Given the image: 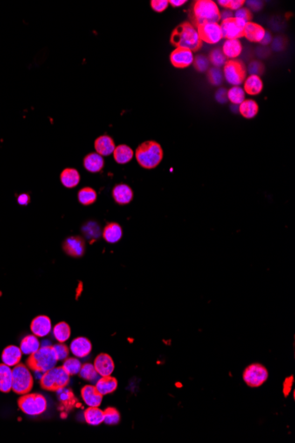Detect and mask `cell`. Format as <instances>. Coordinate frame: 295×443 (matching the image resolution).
Wrapping results in <instances>:
<instances>
[{"label":"cell","mask_w":295,"mask_h":443,"mask_svg":"<svg viewBox=\"0 0 295 443\" xmlns=\"http://www.w3.org/2000/svg\"><path fill=\"white\" fill-rule=\"evenodd\" d=\"M171 43L180 48H185L191 51H198L202 46V42L200 39L197 30L189 23H183L174 29Z\"/></svg>","instance_id":"cell-1"},{"label":"cell","mask_w":295,"mask_h":443,"mask_svg":"<svg viewBox=\"0 0 295 443\" xmlns=\"http://www.w3.org/2000/svg\"><path fill=\"white\" fill-rule=\"evenodd\" d=\"M137 162L146 169H153L162 161L164 152L161 145L155 141H147L140 144L135 152Z\"/></svg>","instance_id":"cell-2"},{"label":"cell","mask_w":295,"mask_h":443,"mask_svg":"<svg viewBox=\"0 0 295 443\" xmlns=\"http://www.w3.org/2000/svg\"><path fill=\"white\" fill-rule=\"evenodd\" d=\"M58 361L53 347L47 345L40 347L35 353L29 355L26 363L30 370L43 373L55 367Z\"/></svg>","instance_id":"cell-3"},{"label":"cell","mask_w":295,"mask_h":443,"mask_svg":"<svg viewBox=\"0 0 295 443\" xmlns=\"http://www.w3.org/2000/svg\"><path fill=\"white\" fill-rule=\"evenodd\" d=\"M70 382V375L65 371L63 366L52 368L49 371L43 372L40 378V386L42 389L51 392H58V390L64 389L68 385Z\"/></svg>","instance_id":"cell-4"},{"label":"cell","mask_w":295,"mask_h":443,"mask_svg":"<svg viewBox=\"0 0 295 443\" xmlns=\"http://www.w3.org/2000/svg\"><path fill=\"white\" fill-rule=\"evenodd\" d=\"M13 371L12 390L17 395H25L30 392L34 386V378L29 368L24 364L15 365Z\"/></svg>","instance_id":"cell-5"},{"label":"cell","mask_w":295,"mask_h":443,"mask_svg":"<svg viewBox=\"0 0 295 443\" xmlns=\"http://www.w3.org/2000/svg\"><path fill=\"white\" fill-rule=\"evenodd\" d=\"M194 15L197 25L204 23H217L220 20L219 9L210 0H199L194 6Z\"/></svg>","instance_id":"cell-6"},{"label":"cell","mask_w":295,"mask_h":443,"mask_svg":"<svg viewBox=\"0 0 295 443\" xmlns=\"http://www.w3.org/2000/svg\"><path fill=\"white\" fill-rule=\"evenodd\" d=\"M18 406L25 414L37 416L46 411L47 401L41 394L28 393L19 398Z\"/></svg>","instance_id":"cell-7"},{"label":"cell","mask_w":295,"mask_h":443,"mask_svg":"<svg viewBox=\"0 0 295 443\" xmlns=\"http://www.w3.org/2000/svg\"><path fill=\"white\" fill-rule=\"evenodd\" d=\"M268 378V370L261 364H250L243 372V381L250 388L261 387Z\"/></svg>","instance_id":"cell-8"},{"label":"cell","mask_w":295,"mask_h":443,"mask_svg":"<svg viewBox=\"0 0 295 443\" xmlns=\"http://www.w3.org/2000/svg\"><path fill=\"white\" fill-rule=\"evenodd\" d=\"M247 70L243 63L239 60H229L225 64L224 67V76L228 83L239 86L243 83L246 78Z\"/></svg>","instance_id":"cell-9"},{"label":"cell","mask_w":295,"mask_h":443,"mask_svg":"<svg viewBox=\"0 0 295 443\" xmlns=\"http://www.w3.org/2000/svg\"><path fill=\"white\" fill-rule=\"evenodd\" d=\"M247 23L248 22L234 17L225 20L220 25L223 37L227 39L241 38V36H243V30Z\"/></svg>","instance_id":"cell-10"},{"label":"cell","mask_w":295,"mask_h":443,"mask_svg":"<svg viewBox=\"0 0 295 443\" xmlns=\"http://www.w3.org/2000/svg\"><path fill=\"white\" fill-rule=\"evenodd\" d=\"M197 32L202 42L210 44L217 43L223 38L221 27L217 23H204L197 25Z\"/></svg>","instance_id":"cell-11"},{"label":"cell","mask_w":295,"mask_h":443,"mask_svg":"<svg viewBox=\"0 0 295 443\" xmlns=\"http://www.w3.org/2000/svg\"><path fill=\"white\" fill-rule=\"evenodd\" d=\"M62 249L66 255L75 259H78L82 258L85 254L86 243L83 237L72 235L66 238L65 241H63Z\"/></svg>","instance_id":"cell-12"},{"label":"cell","mask_w":295,"mask_h":443,"mask_svg":"<svg viewBox=\"0 0 295 443\" xmlns=\"http://www.w3.org/2000/svg\"><path fill=\"white\" fill-rule=\"evenodd\" d=\"M170 59L173 67L178 69H185L189 67L194 62V55L193 51H191L190 50L177 47L176 49L172 52Z\"/></svg>","instance_id":"cell-13"},{"label":"cell","mask_w":295,"mask_h":443,"mask_svg":"<svg viewBox=\"0 0 295 443\" xmlns=\"http://www.w3.org/2000/svg\"><path fill=\"white\" fill-rule=\"evenodd\" d=\"M94 366L98 375L110 376L115 369L114 361L108 354H99L94 361Z\"/></svg>","instance_id":"cell-14"},{"label":"cell","mask_w":295,"mask_h":443,"mask_svg":"<svg viewBox=\"0 0 295 443\" xmlns=\"http://www.w3.org/2000/svg\"><path fill=\"white\" fill-rule=\"evenodd\" d=\"M83 402L89 407H99L103 401V395L97 390L96 386L86 385L81 390Z\"/></svg>","instance_id":"cell-15"},{"label":"cell","mask_w":295,"mask_h":443,"mask_svg":"<svg viewBox=\"0 0 295 443\" xmlns=\"http://www.w3.org/2000/svg\"><path fill=\"white\" fill-rule=\"evenodd\" d=\"M30 329L33 335L37 337H44L51 331V321L50 318L45 315H39L35 318L30 325Z\"/></svg>","instance_id":"cell-16"},{"label":"cell","mask_w":295,"mask_h":443,"mask_svg":"<svg viewBox=\"0 0 295 443\" xmlns=\"http://www.w3.org/2000/svg\"><path fill=\"white\" fill-rule=\"evenodd\" d=\"M70 350L76 357L83 358L90 355L92 350V343L86 337H77L71 342Z\"/></svg>","instance_id":"cell-17"},{"label":"cell","mask_w":295,"mask_h":443,"mask_svg":"<svg viewBox=\"0 0 295 443\" xmlns=\"http://www.w3.org/2000/svg\"><path fill=\"white\" fill-rule=\"evenodd\" d=\"M112 198L117 204L125 206L133 200V192L128 185L118 184L112 189Z\"/></svg>","instance_id":"cell-18"},{"label":"cell","mask_w":295,"mask_h":443,"mask_svg":"<svg viewBox=\"0 0 295 443\" xmlns=\"http://www.w3.org/2000/svg\"><path fill=\"white\" fill-rule=\"evenodd\" d=\"M22 357V352L19 347L15 345L6 347L2 352V362L8 366H14L21 362Z\"/></svg>","instance_id":"cell-19"},{"label":"cell","mask_w":295,"mask_h":443,"mask_svg":"<svg viewBox=\"0 0 295 443\" xmlns=\"http://www.w3.org/2000/svg\"><path fill=\"white\" fill-rule=\"evenodd\" d=\"M95 149L97 154L103 156L111 155L115 150V144L112 137L109 136H101L95 141Z\"/></svg>","instance_id":"cell-20"},{"label":"cell","mask_w":295,"mask_h":443,"mask_svg":"<svg viewBox=\"0 0 295 443\" xmlns=\"http://www.w3.org/2000/svg\"><path fill=\"white\" fill-rule=\"evenodd\" d=\"M83 166L90 173H98L105 166V161L101 155L97 153H90L83 159Z\"/></svg>","instance_id":"cell-21"},{"label":"cell","mask_w":295,"mask_h":443,"mask_svg":"<svg viewBox=\"0 0 295 443\" xmlns=\"http://www.w3.org/2000/svg\"><path fill=\"white\" fill-rule=\"evenodd\" d=\"M102 234L109 243H116L122 238V227L116 222H111L105 226Z\"/></svg>","instance_id":"cell-22"},{"label":"cell","mask_w":295,"mask_h":443,"mask_svg":"<svg viewBox=\"0 0 295 443\" xmlns=\"http://www.w3.org/2000/svg\"><path fill=\"white\" fill-rule=\"evenodd\" d=\"M265 35V30L262 26L253 22H248L243 30V36L251 42H261Z\"/></svg>","instance_id":"cell-23"},{"label":"cell","mask_w":295,"mask_h":443,"mask_svg":"<svg viewBox=\"0 0 295 443\" xmlns=\"http://www.w3.org/2000/svg\"><path fill=\"white\" fill-rule=\"evenodd\" d=\"M96 388L103 396L114 392L118 388V381L112 376H103L97 379Z\"/></svg>","instance_id":"cell-24"},{"label":"cell","mask_w":295,"mask_h":443,"mask_svg":"<svg viewBox=\"0 0 295 443\" xmlns=\"http://www.w3.org/2000/svg\"><path fill=\"white\" fill-rule=\"evenodd\" d=\"M81 176L75 168H65L60 173V181L64 187L73 188L80 183Z\"/></svg>","instance_id":"cell-25"},{"label":"cell","mask_w":295,"mask_h":443,"mask_svg":"<svg viewBox=\"0 0 295 443\" xmlns=\"http://www.w3.org/2000/svg\"><path fill=\"white\" fill-rule=\"evenodd\" d=\"M13 371L10 366L0 364V392L9 393L12 390Z\"/></svg>","instance_id":"cell-26"},{"label":"cell","mask_w":295,"mask_h":443,"mask_svg":"<svg viewBox=\"0 0 295 443\" xmlns=\"http://www.w3.org/2000/svg\"><path fill=\"white\" fill-rule=\"evenodd\" d=\"M242 45L239 39H227L223 45L224 55L226 58H235L241 55Z\"/></svg>","instance_id":"cell-27"},{"label":"cell","mask_w":295,"mask_h":443,"mask_svg":"<svg viewBox=\"0 0 295 443\" xmlns=\"http://www.w3.org/2000/svg\"><path fill=\"white\" fill-rule=\"evenodd\" d=\"M113 156L116 162L120 165H124L130 162L133 157V151L126 144H120L115 147L113 152Z\"/></svg>","instance_id":"cell-28"},{"label":"cell","mask_w":295,"mask_h":443,"mask_svg":"<svg viewBox=\"0 0 295 443\" xmlns=\"http://www.w3.org/2000/svg\"><path fill=\"white\" fill-rule=\"evenodd\" d=\"M40 348V342L37 339V336L35 335H29L25 336L21 342L20 349L22 350V354L25 355H31L35 353Z\"/></svg>","instance_id":"cell-29"},{"label":"cell","mask_w":295,"mask_h":443,"mask_svg":"<svg viewBox=\"0 0 295 443\" xmlns=\"http://www.w3.org/2000/svg\"><path fill=\"white\" fill-rule=\"evenodd\" d=\"M85 421L90 425H99L104 422V411L98 407H89L84 411Z\"/></svg>","instance_id":"cell-30"},{"label":"cell","mask_w":295,"mask_h":443,"mask_svg":"<svg viewBox=\"0 0 295 443\" xmlns=\"http://www.w3.org/2000/svg\"><path fill=\"white\" fill-rule=\"evenodd\" d=\"M263 82L258 76H250L246 79L244 91L249 95H258L263 90Z\"/></svg>","instance_id":"cell-31"},{"label":"cell","mask_w":295,"mask_h":443,"mask_svg":"<svg viewBox=\"0 0 295 443\" xmlns=\"http://www.w3.org/2000/svg\"><path fill=\"white\" fill-rule=\"evenodd\" d=\"M239 112L246 119H252L258 112V105L254 100H244L239 105Z\"/></svg>","instance_id":"cell-32"},{"label":"cell","mask_w":295,"mask_h":443,"mask_svg":"<svg viewBox=\"0 0 295 443\" xmlns=\"http://www.w3.org/2000/svg\"><path fill=\"white\" fill-rule=\"evenodd\" d=\"M53 335L58 342H66L71 335V328L66 322L61 321L53 328Z\"/></svg>","instance_id":"cell-33"},{"label":"cell","mask_w":295,"mask_h":443,"mask_svg":"<svg viewBox=\"0 0 295 443\" xmlns=\"http://www.w3.org/2000/svg\"><path fill=\"white\" fill-rule=\"evenodd\" d=\"M78 200L83 206H90L97 200V192L92 187H85L78 192Z\"/></svg>","instance_id":"cell-34"},{"label":"cell","mask_w":295,"mask_h":443,"mask_svg":"<svg viewBox=\"0 0 295 443\" xmlns=\"http://www.w3.org/2000/svg\"><path fill=\"white\" fill-rule=\"evenodd\" d=\"M79 375L81 378L88 381V382H95V381H97V377H98V373L96 371L94 364H90V363L82 364Z\"/></svg>","instance_id":"cell-35"},{"label":"cell","mask_w":295,"mask_h":443,"mask_svg":"<svg viewBox=\"0 0 295 443\" xmlns=\"http://www.w3.org/2000/svg\"><path fill=\"white\" fill-rule=\"evenodd\" d=\"M228 100L234 105H240L245 100V91L240 86H234L227 91Z\"/></svg>","instance_id":"cell-36"},{"label":"cell","mask_w":295,"mask_h":443,"mask_svg":"<svg viewBox=\"0 0 295 443\" xmlns=\"http://www.w3.org/2000/svg\"><path fill=\"white\" fill-rule=\"evenodd\" d=\"M62 366L65 368V371L68 372L70 376H72L79 373L80 370L82 368V363L76 357H67L65 358Z\"/></svg>","instance_id":"cell-37"},{"label":"cell","mask_w":295,"mask_h":443,"mask_svg":"<svg viewBox=\"0 0 295 443\" xmlns=\"http://www.w3.org/2000/svg\"><path fill=\"white\" fill-rule=\"evenodd\" d=\"M120 421L119 411L113 407H108L104 411V422L106 425H114Z\"/></svg>","instance_id":"cell-38"},{"label":"cell","mask_w":295,"mask_h":443,"mask_svg":"<svg viewBox=\"0 0 295 443\" xmlns=\"http://www.w3.org/2000/svg\"><path fill=\"white\" fill-rule=\"evenodd\" d=\"M209 61L211 62L212 65L215 66V68L220 69V67L225 66V64H226L227 58L225 57V55H224L221 50L216 49V50L212 51V52L209 55Z\"/></svg>","instance_id":"cell-39"},{"label":"cell","mask_w":295,"mask_h":443,"mask_svg":"<svg viewBox=\"0 0 295 443\" xmlns=\"http://www.w3.org/2000/svg\"><path fill=\"white\" fill-rule=\"evenodd\" d=\"M209 80L213 85L217 86V85L221 84L222 81H223V73L221 71V69L218 68H213V69H209Z\"/></svg>","instance_id":"cell-40"},{"label":"cell","mask_w":295,"mask_h":443,"mask_svg":"<svg viewBox=\"0 0 295 443\" xmlns=\"http://www.w3.org/2000/svg\"><path fill=\"white\" fill-rule=\"evenodd\" d=\"M52 347H53L55 352H56V356H57L58 360H65V358L68 357V347L64 344L63 342H59V343L54 344Z\"/></svg>","instance_id":"cell-41"},{"label":"cell","mask_w":295,"mask_h":443,"mask_svg":"<svg viewBox=\"0 0 295 443\" xmlns=\"http://www.w3.org/2000/svg\"><path fill=\"white\" fill-rule=\"evenodd\" d=\"M58 398L61 401V403L64 404H72V402L75 401V396L72 394V390L70 389H64L58 390Z\"/></svg>","instance_id":"cell-42"},{"label":"cell","mask_w":295,"mask_h":443,"mask_svg":"<svg viewBox=\"0 0 295 443\" xmlns=\"http://www.w3.org/2000/svg\"><path fill=\"white\" fill-rule=\"evenodd\" d=\"M194 68L196 70H198L200 72H204L207 69H209V61L208 58L199 55L194 59Z\"/></svg>","instance_id":"cell-43"},{"label":"cell","mask_w":295,"mask_h":443,"mask_svg":"<svg viewBox=\"0 0 295 443\" xmlns=\"http://www.w3.org/2000/svg\"><path fill=\"white\" fill-rule=\"evenodd\" d=\"M83 232H84V234L86 233L88 237L90 238V239H91V238L97 239V238L100 237V235H101V228H100V226L97 223H95V225H94L93 230H91L90 223L88 224L86 227L83 228Z\"/></svg>","instance_id":"cell-44"},{"label":"cell","mask_w":295,"mask_h":443,"mask_svg":"<svg viewBox=\"0 0 295 443\" xmlns=\"http://www.w3.org/2000/svg\"><path fill=\"white\" fill-rule=\"evenodd\" d=\"M169 1L167 0H152V8L153 10L158 13H162L166 8H168Z\"/></svg>","instance_id":"cell-45"},{"label":"cell","mask_w":295,"mask_h":443,"mask_svg":"<svg viewBox=\"0 0 295 443\" xmlns=\"http://www.w3.org/2000/svg\"><path fill=\"white\" fill-rule=\"evenodd\" d=\"M234 18L240 19V20H242L244 22H249L250 19H251V14H250V12L247 8H241L240 9H238L237 11H236L235 15H234Z\"/></svg>","instance_id":"cell-46"},{"label":"cell","mask_w":295,"mask_h":443,"mask_svg":"<svg viewBox=\"0 0 295 443\" xmlns=\"http://www.w3.org/2000/svg\"><path fill=\"white\" fill-rule=\"evenodd\" d=\"M249 72L251 76H258L263 72V65L259 62L254 61L249 65Z\"/></svg>","instance_id":"cell-47"},{"label":"cell","mask_w":295,"mask_h":443,"mask_svg":"<svg viewBox=\"0 0 295 443\" xmlns=\"http://www.w3.org/2000/svg\"><path fill=\"white\" fill-rule=\"evenodd\" d=\"M216 100L218 103L225 104L226 102L228 101V97H227V91L226 89H219L216 92Z\"/></svg>","instance_id":"cell-48"},{"label":"cell","mask_w":295,"mask_h":443,"mask_svg":"<svg viewBox=\"0 0 295 443\" xmlns=\"http://www.w3.org/2000/svg\"><path fill=\"white\" fill-rule=\"evenodd\" d=\"M292 382H293L292 376H291V377H288V378L284 381V386H283V393H284V397H287L288 394L291 391Z\"/></svg>","instance_id":"cell-49"},{"label":"cell","mask_w":295,"mask_h":443,"mask_svg":"<svg viewBox=\"0 0 295 443\" xmlns=\"http://www.w3.org/2000/svg\"><path fill=\"white\" fill-rule=\"evenodd\" d=\"M244 3V1H241V0H232V1L229 0V4H228L227 8H229L231 10H236L237 11L238 9L241 8V7L243 6Z\"/></svg>","instance_id":"cell-50"},{"label":"cell","mask_w":295,"mask_h":443,"mask_svg":"<svg viewBox=\"0 0 295 443\" xmlns=\"http://www.w3.org/2000/svg\"><path fill=\"white\" fill-rule=\"evenodd\" d=\"M248 5H249V8L253 9L254 11H258L263 7V2H261V1H248Z\"/></svg>","instance_id":"cell-51"},{"label":"cell","mask_w":295,"mask_h":443,"mask_svg":"<svg viewBox=\"0 0 295 443\" xmlns=\"http://www.w3.org/2000/svg\"><path fill=\"white\" fill-rule=\"evenodd\" d=\"M29 200H30V198H29V195L27 194H22L18 198V203L22 206H27L29 203Z\"/></svg>","instance_id":"cell-52"},{"label":"cell","mask_w":295,"mask_h":443,"mask_svg":"<svg viewBox=\"0 0 295 443\" xmlns=\"http://www.w3.org/2000/svg\"><path fill=\"white\" fill-rule=\"evenodd\" d=\"M186 2H187V1H185V0H171V1H169L170 4L172 5L174 8L181 7V6H183Z\"/></svg>","instance_id":"cell-53"},{"label":"cell","mask_w":295,"mask_h":443,"mask_svg":"<svg viewBox=\"0 0 295 443\" xmlns=\"http://www.w3.org/2000/svg\"><path fill=\"white\" fill-rule=\"evenodd\" d=\"M270 42H271V36H270L269 33L265 32V35L263 36L261 43H263V44H269Z\"/></svg>","instance_id":"cell-54"},{"label":"cell","mask_w":295,"mask_h":443,"mask_svg":"<svg viewBox=\"0 0 295 443\" xmlns=\"http://www.w3.org/2000/svg\"><path fill=\"white\" fill-rule=\"evenodd\" d=\"M220 18L223 19V21L227 20V19L233 18V14H232V12L229 11V10L224 11L223 14L220 15Z\"/></svg>","instance_id":"cell-55"},{"label":"cell","mask_w":295,"mask_h":443,"mask_svg":"<svg viewBox=\"0 0 295 443\" xmlns=\"http://www.w3.org/2000/svg\"><path fill=\"white\" fill-rule=\"evenodd\" d=\"M218 3H219L220 6H222L224 8H227L228 7V4H229V0H227V1H224V0H220L218 1Z\"/></svg>","instance_id":"cell-56"}]
</instances>
